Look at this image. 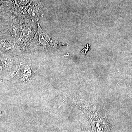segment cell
<instances>
[{
  "instance_id": "1",
  "label": "cell",
  "mask_w": 132,
  "mask_h": 132,
  "mask_svg": "<svg viewBox=\"0 0 132 132\" xmlns=\"http://www.w3.org/2000/svg\"><path fill=\"white\" fill-rule=\"evenodd\" d=\"M38 23V40L41 46L47 49H52L60 46L61 43L55 41L42 29Z\"/></svg>"
},
{
  "instance_id": "2",
  "label": "cell",
  "mask_w": 132,
  "mask_h": 132,
  "mask_svg": "<svg viewBox=\"0 0 132 132\" xmlns=\"http://www.w3.org/2000/svg\"><path fill=\"white\" fill-rule=\"evenodd\" d=\"M0 48L3 52H10L15 50L14 45L6 40H2L0 42Z\"/></svg>"
},
{
  "instance_id": "3",
  "label": "cell",
  "mask_w": 132,
  "mask_h": 132,
  "mask_svg": "<svg viewBox=\"0 0 132 132\" xmlns=\"http://www.w3.org/2000/svg\"><path fill=\"white\" fill-rule=\"evenodd\" d=\"M2 67L9 69L11 67L13 62L12 59L9 57H6L2 58L1 60Z\"/></svg>"
},
{
  "instance_id": "4",
  "label": "cell",
  "mask_w": 132,
  "mask_h": 132,
  "mask_svg": "<svg viewBox=\"0 0 132 132\" xmlns=\"http://www.w3.org/2000/svg\"><path fill=\"white\" fill-rule=\"evenodd\" d=\"M29 1V0H22L21 2L22 3H23V4L24 3H27Z\"/></svg>"
},
{
  "instance_id": "5",
  "label": "cell",
  "mask_w": 132,
  "mask_h": 132,
  "mask_svg": "<svg viewBox=\"0 0 132 132\" xmlns=\"http://www.w3.org/2000/svg\"><path fill=\"white\" fill-rule=\"evenodd\" d=\"M0 112H1V110H0Z\"/></svg>"
},
{
  "instance_id": "6",
  "label": "cell",
  "mask_w": 132,
  "mask_h": 132,
  "mask_svg": "<svg viewBox=\"0 0 132 132\" xmlns=\"http://www.w3.org/2000/svg\"><path fill=\"white\" fill-rule=\"evenodd\" d=\"M1 0H0V2H1Z\"/></svg>"
}]
</instances>
